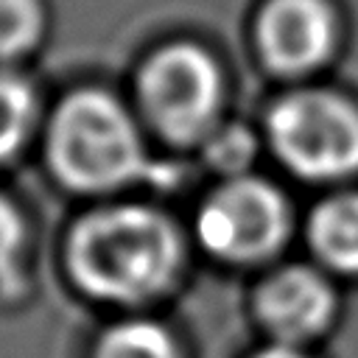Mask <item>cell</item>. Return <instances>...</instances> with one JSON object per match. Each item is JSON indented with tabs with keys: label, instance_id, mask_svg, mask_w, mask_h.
<instances>
[{
	"label": "cell",
	"instance_id": "cell-3",
	"mask_svg": "<svg viewBox=\"0 0 358 358\" xmlns=\"http://www.w3.org/2000/svg\"><path fill=\"white\" fill-rule=\"evenodd\" d=\"M296 213L285 190L252 171L221 176L190 218L193 249L229 271H263L288 257Z\"/></svg>",
	"mask_w": 358,
	"mask_h": 358
},
{
	"label": "cell",
	"instance_id": "cell-8",
	"mask_svg": "<svg viewBox=\"0 0 358 358\" xmlns=\"http://www.w3.org/2000/svg\"><path fill=\"white\" fill-rule=\"evenodd\" d=\"M302 241L308 257L344 288L358 285V187H330L305 215Z\"/></svg>",
	"mask_w": 358,
	"mask_h": 358
},
{
	"label": "cell",
	"instance_id": "cell-7",
	"mask_svg": "<svg viewBox=\"0 0 358 358\" xmlns=\"http://www.w3.org/2000/svg\"><path fill=\"white\" fill-rule=\"evenodd\" d=\"M341 25L330 0H266L255 20L263 64L288 78L322 70L338 50Z\"/></svg>",
	"mask_w": 358,
	"mask_h": 358
},
{
	"label": "cell",
	"instance_id": "cell-9",
	"mask_svg": "<svg viewBox=\"0 0 358 358\" xmlns=\"http://www.w3.org/2000/svg\"><path fill=\"white\" fill-rule=\"evenodd\" d=\"M87 358H190V347L159 310H140L106 316L90 338Z\"/></svg>",
	"mask_w": 358,
	"mask_h": 358
},
{
	"label": "cell",
	"instance_id": "cell-2",
	"mask_svg": "<svg viewBox=\"0 0 358 358\" xmlns=\"http://www.w3.org/2000/svg\"><path fill=\"white\" fill-rule=\"evenodd\" d=\"M45 159L64 190L98 201L120 196L151 171L137 120L95 87L59 101L45 129Z\"/></svg>",
	"mask_w": 358,
	"mask_h": 358
},
{
	"label": "cell",
	"instance_id": "cell-14",
	"mask_svg": "<svg viewBox=\"0 0 358 358\" xmlns=\"http://www.w3.org/2000/svg\"><path fill=\"white\" fill-rule=\"evenodd\" d=\"M243 358H324L319 350H305V347H288V344H271L260 341L255 350H249Z\"/></svg>",
	"mask_w": 358,
	"mask_h": 358
},
{
	"label": "cell",
	"instance_id": "cell-6",
	"mask_svg": "<svg viewBox=\"0 0 358 358\" xmlns=\"http://www.w3.org/2000/svg\"><path fill=\"white\" fill-rule=\"evenodd\" d=\"M249 316L260 341L322 350L344 319V285L310 257H282L255 274Z\"/></svg>",
	"mask_w": 358,
	"mask_h": 358
},
{
	"label": "cell",
	"instance_id": "cell-12",
	"mask_svg": "<svg viewBox=\"0 0 358 358\" xmlns=\"http://www.w3.org/2000/svg\"><path fill=\"white\" fill-rule=\"evenodd\" d=\"M48 31L45 0H0V62H14L39 48Z\"/></svg>",
	"mask_w": 358,
	"mask_h": 358
},
{
	"label": "cell",
	"instance_id": "cell-1",
	"mask_svg": "<svg viewBox=\"0 0 358 358\" xmlns=\"http://www.w3.org/2000/svg\"><path fill=\"white\" fill-rule=\"evenodd\" d=\"M193 252L190 232L171 213L115 196L70 221L59 271L81 302L106 316L159 310L187 282Z\"/></svg>",
	"mask_w": 358,
	"mask_h": 358
},
{
	"label": "cell",
	"instance_id": "cell-13",
	"mask_svg": "<svg viewBox=\"0 0 358 358\" xmlns=\"http://www.w3.org/2000/svg\"><path fill=\"white\" fill-rule=\"evenodd\" d=\"M207 165L221 173V176H235V173H246L255 157V140L249 131L224 123L221 129H215L207 143L201 145Z\"/></svg>",
	"mask_w": 358,
	"mask_h": 358
},
{
	"label": "cell",
	"instance_id": "cell-10",
	"mask_svg": "<svg viewBox=\"0 0 358 358\" xmlns=\"http://www.w3.org/2000/svg\"><path fill=\"white\" fill-rule=\"evenodd\" d=\"M34 232L22 207L0 190V305H20L34 288Z\"/></svg>",
	"mask_w": 358,
	"mask_h": 358
},
{
	"label": "cell",
	"instance_id": "cell-5",
	"mask_svg": "<svg viewBox=\"0 0 358 358\" xmlns=\"http://www.w3.org/2000/svg\"><path fill=\"white\" fill-rule=\"evenodd\" d=\"M137 101L162 140L179 148H201L224 126L227 78L218 59L201 45L171 42L140 64Z\"/></svg>",
	"mask_w": 358,
	"mask_h": 358
},
{
	"label": "cell",
	"instance_id": "cell-4",
	"mask_svg": "<svg viewBox=\"0 0 358 358\" xmlns=\"http://www.w3.org/2000/svg\"><path fill=\"white\" fill-rule=\"evenodd\" d=\"M266 143L299 182L341 187L358 176V103L322 87L291 90L266 112Z\"/></svg>",
	"mask_w": 358,
	"mask_h": 358
},
{
	"label": "cell",
	"instance_id": "cell-11",
	"mask_svg": "<svg viewBox=\"0 0 358 358\" xmlns=\"http://www.w3.org/2000/svg\"><path fill=\"white\" fill-rule=\"evenodd\" d=\"M36 92L25 76L0 67V165H8L36 126Z\"/></svg>",
	"mask_w": 358,
	"mask_h": 358
}]
</instances>
